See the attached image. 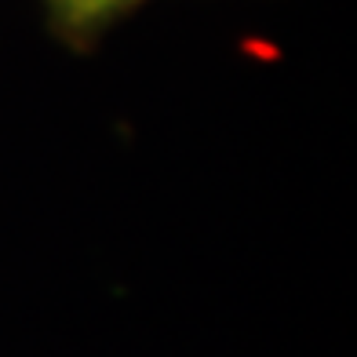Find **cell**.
I'll return each mask as SVG.
<instances>
[{
    "instance_id": "1",
    "label": "cell",
    "mask_w": 357,
    "mask_h": 357,
    "mask_svg": "<svg viewBox=\"0 0 357 357\" xmlns=\"http://www.w3.org/2000/svg\"><path fill=\"white\" fill-rule=\"evenodd\" d=\"M150 0H44L47 26L70 47H91L109 26L139 11Z\"/></svg>"
}]
</instances>
